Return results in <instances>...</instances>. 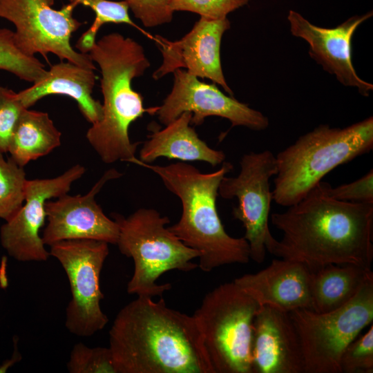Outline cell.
Here are the masks:
<instances>
[{
  "label": "cell",
  "mask_w": 373,
  "mask_h": 373,
  "mask_svg": "<svg viewBox=\"0 0 373 373\" xmlns=\"http://www.w3.org/2000/svg\"><path fill=\"white\" fill-rule=\"evenodd\" d=\"M260 307L234 281L204 296L193 316L214 373H252V324Z\"/></svg>",
  "instance_id": "7"
},
{
  "label": "cell",
  "mask_w": 373,
  "mask_h": 373,
  "mask_svg": "<svg viewBox=\"0 0 373 373\" xmlns=\"http://www.w3.org/2000/svg\"><path fill=\"white\" fill-rule=\"evenodd\" d=\"M240 165L237 176L222 178L218 195L224 199H237L232 214L245 229L243 237L249 246L250 259L262 263L266 245L273 236L269 229L273 200L269 179L277 173L276 159L269 150L250 152L242 155Z\"/></svg>",
  "instance_id": "11"
},
{
  "label": "cell",
  "mask_w": 373,
  "mask_h": 373,
  "mask_svg": "<svg viewBox=\"0 0 373 373\" xmlns=\"http://www.w3.org/2000/svg\"><path fill=\"white\" fill-rule=\"evenodd\" d=\"M230 27L227 18L209 20L200 17L179 40L171 41L160 35L153 37L162 57L161 65L153 73V78L159 80L178 69H185L198 78L211 80L233 96V93L224 76L220 59L222 38Z\"/></svg>",
  "instance_id": "15"
},
{
  "label": "cell",
  "mask_w": 373,
  "mask_h": 373,
  "mask_svg": "<svg viewBox=\"0 0 373 373\" xmlns=\"http://www.w3.org/2000/svg\"><path fill=\"white\" fill-rule=\"evenodd\" d=\"M0 151V218L8 222L24 202L27 181L23 167L10 157L6 160Z\"/></svg>",
  "instance_id": "25"
},
{
  "label": "cell",
  "mask_w": 373,
  "mask_h": 373,
  "mask_svg": "<svg viewBox=\"0 0 373 373\" xmlns=\"http://www.w3.org/2000/svg\"><path fill=\"white\" fill-rule=\"evenodd\" d=\"M283 232L272 236L267 251L299 262L310 271L329 264L371 268L373 260V203L341 201L329 196L321 181L304 198L270 216Z\"/></svg>",
  "instance_id": "1"
},
{
  "label": "cell",
  "mask_w": 373,
  "mask_h": 373,
  "mask_svg": "<svg viewBox=\"0 0 373 373\" xmlns=\"http://www.w3.org/2000/svg\"><path fill=\"white\" fill-rule=\"evenodd\" d=\"M61 137L47 113L26 108L13 131L8 153L17 164L23 167L59 146Z\"/></svg>",
  "instance_id": "22"
},
{
  "label": "cell",
  "mask_w": 373,
  "mask_h": 373,
  "mask_svg": "<svg viewBox=\"0 0 373 373\" xmlns=\"http://www.w3.org/2000/svg\"><path fill=\"white\" fill-rule=\"evenodd\" d=\"M252 373H304L300 339L289 312L260 306L252 324Z\"/></svg>",
  "instance_id": "17"
},
{
  "label": "cell",
  "mask_w": 373,
  "mask_h": 373,
  "mask_svg": "<svg viewBox=\"0 0 373 373\" xmlns=\"http://www.w3.org/2000/svg\"><path fill=\"white\" fill-rule=\"evenodd\" d=\"M323 185L327 195L334 199L351 202L373 203L372 169L350 183L332 187L323 182Z\"/></svg>",
  "instance_id": "31"
},
{
  "label": "cell",
  "mask_w": 373,
  "mask_h": 373,
  "mask_svg": "<svg viewBox=\"0 0 373 373\" xmlns=\"http://www.w3.org/2000/svg\"><path fill=\"white\" fill-rule=\"evenodd\" d=\"M192 114L184 112L161 130L148 136L140 151V161L150 164L160 157L183 162L202 161L212 166L222 164L225 154L201 140L191 126Z\"/></svg>",
  "instance_id": "20"
},
{
  "label": "cell",
  "mask_w": 373,
  "mask_h": 373,
  "mask_svg": "<svg viewBox=\"0 0 373 373\" xmlns=\"http://www.w3.org/2000/svg\"><path fill=\"white\" fill-rule=\"evenodd\" d=\"M0 70L32 83L41 78L47 71L35 56L28 55L19 48L14 32L7 28L0 29Z\"/></svg>",
  "instance_id": "24"
},
{
  "label": "cell",
  "mask_w": 373,
  "mask_h": 373,
  "mask_svg": "<svg viewBox=\"0 0 373 373\" xmlns=\"http://www.w3.org/2000/svg\"><path fill=\"white\" fill-rule=\"evenodd\" d=\"M54 3L55 0H0V17L15 25V42L23 53L40 54L46 59L52 53L61 61L95 70L88 53L77 52L70 44L73 33L84 23L73 16L77 6L68 2L56 10Z\"/></svg>",
  "instance_id": "9"
},
{
  "label": "cell",
  "mask_w": 373,
  "mask_h": 373,
  "mask_svg": "<svg viewBox=\"0 0 373 373\" xmlns=\"http://www.w3.org/2000/svg\"><path fill=\"white\" fill-rule=\"evenodd\" d=\"M70 373H116L109 347L75 344L67 363Z\"/></svg>",
  "instance_id": "26"
},
{
  "label": "cell",
  "mask_w": 373,
  "mask_h": 373,
  "mask_svg": "<svg viewBox=\"0 0 373 373\" xmlns=\"http://www.w3.org/2000/svg\"><path fill=\"white\" fill-rule=\"evenodd\" d=\"M311 271L303 263L274 259L265 269L247 274L233 281L260 306L290 312L296 309L312 310Z\"/></svg>",
  "instance_id": "18"
},
{
  "label": "cell",
  "mask_w": 373,
  "mask_h": 373,
  "mask_svg": "<svg viewBox=\"0 0 373 373\" xmlns=\"http://www.w3.org/2000/svg\"><path fill=\"white\" fill-rule=\"evenodd\" d=\"M124 1L128 4L134 17L145 27H157L173 19V12L169 8V0Z\"/></svg>",
  "instance_id": "30"
},
{
  "label": "cell",
  "mask_w": 373,
  "mask_h": 373,
  "mask_svg": "<svg viewBox=\"0 0 373 373\" xmlns=\"http://www.w3.org/2000/svg\"><path fill=\"white\" fill-rule=\"evenodd\" d=\"M371 277V268L352 264H329L311 271L312 310L325 313L339 308Z\"/></svg>",
  "instance_id": "21"
},
{
  "label": "cell",
  "mask_w": 373,
  "mask_h": 373,
  "mask_svg": "<svg viewBox=\"0 0 373 373\" xmlns=\"http://www.w3.org/2000/svg\"><path fill=\"white\" fill-rule=\"evenodd\" d=\"M173 74L172 89L155 113L165 126L183 113L190 112L193 126L202 124L207 117L217 116L228 119L232 126H245L257 131L268 127L269 119L265 115L225 95L216 84L202 82L182 69Z\"/></svg>",
  "instance_id": "13"
},
{
  "label": "cell",
  "mask_w": 373,
  "mask_h": 373,
  "mask_svg": "<svg viewBox=\"0 0 373 373\" xmlns=\"http://www.w3.org/2000/svg\"><path fill=\"white\" fill-rule=\"evenodd\" d=\"M289 313L298 333L304 373H341L340 359L346 347L373 321V277L346 304L318 313L300 308Z\"/></svg>",
  "instance_id": "8"
},
{
  "label": "cell",
  "mask_w": 373,
  "mask_h": 373,
  "mask_svg": "<svg viewBox=\"0 0 373 373\" xmlns=\"http://www.w3.org/2000/svg\"><path fill=\"white\" fill-rule=\"evenodd\" d=\"M97 78L93 69L61 61L52 65L32 86L17 93V97L29 108L46 96L66 95L75 100L84 117L93 124L102 115V104L92 95Z\"/></svg>",
  "instance_id": "19"
},
{
  "label": "cell",
  "mask_w": 373,
  "mask_h": 373,
  "mask_svg": "<svg viewBox=\"0 0 373 373\" xmlns=\"http://www.w3.org/2000/svg\"><path fill=\"white\" fill-rule=\"evenodd\" d=\"M137 165L157 174L180 200V218L168 228L184 245L199 251L198 265L202 271L209 272L223 265L249 261L247 241L226 232L216 207L220 183L233 170L230 162H224L218 170L207 173L184 162L158 166L139 160Z\"/></svg>",
  "instance_id": "4"
},
{
  "label": "cell",
  "mask_w": 373,
  "mask_h": 373,
  "mask_svg": "<svg viewBox=\"0 0 373 373\" xmlns=\"http://www.w3.org/2000/svg\"><path fill=\"white\" fill-rule=\"evenodd\" d=\"M50 256L64 268L72 298L66 312L69 332L89 337L104 328L108 318L102 312L100 274L108 256V244L94 240H68L50 246Z\"/></svg>",
  "instance_id": "10"
},
{
  "label": "cell",
  "mask_w": 373,
  "mask_h": 373,
  "mask_svg": "<svg viewBox=\"0 0 373 373\" xmlns=\"http://www.w3.org/2000/svg\"><path fill=\"white\" fill-rule=\"evenodd\" d=\"M119 225L117 242L119 251L131 258L133 274L127 292L137 296H162L171 288L169 283L159 285L157 280L171 270L191 271L198 267L193 262L199 251L184 245L166 227L170 220L154 209L140 208L124 217L113 213Z\"/></svg>",
  "instance_id": "6"
},
{
  "label": "cell",
  "mask_w": 373,
  "mask_h": 373,
  "mask_svg": "<svg viewBox=\"0 0 373 373\" xmlns=\"http://www.w3.org/2000/svg\"><path fill=\"white\" fill-rule=\"evenodd\" d=\"M122 173L115 169L103 175L85 195H62L46 203L47 224L42 240L45 245L68 240H94L116 245L119 225L105 215L95 200L104 184Z\"/></svg>",
  "instance_id": "14"
},
{
  "label": "cell",
  "mask_w": 373,
  "mask_h": 373,
  "mask_svg": "<svg viewBox=\"0 0 373 373\" xmlns=\"http://www.w3.org/2000/svg\"><path fill=\"white\" fill-rule=\"evenodd\" d=\"M250 0H169L170 9L198 14L209 20L227 18L231 12L247 5Z\"/></svg>",
  "instance_id": "28"
},
{
  "label": "cell",
  "mask_w": 373,
  "mask_h": 373,
  "mask_svg": "<svg viewBox=\"0 0 373 373\" xmlns=\"http://www.w3.org/2000/svg\"><path fill=\"white\" fill-rule=\"evenodd\" d=\"M341 373L373 372V326L344 350L340 359Z\"/></svg>",
  "instance_id": "27"
},
{
  "label": "cell",
  "mask_w": 373,
  "mask_h": 373,
  "mask_svg": "<svg viewBox=\"0 0 373 373\" xmlns=\"http://www.w3.org/2000/svg\"><path fill=\"white\" fill-rule=\"evenodd\" d=\"M88 55L100 68L103 103L102 117L88 128L86 137L103 162L137 164L135 154L140 142L131 141L129 127L145 113L155 115L157 106L145 108L132 82L142 76L151 63L142 46L118 32L103 36Z\"/></svg>",
  "instance_id": "3"
},
{
  "label": "cell",
  "mask_w": 373,
  "mask_h": 373,
  "mask_svg": "<svg viewBox=\"0 0 373 373\" xmlns=\"http://www.w3.org/2000/svg\"><path fill=\"white\" fill-rule=\"evenodd\" d=\"M26 108L17 93L0 86V151L8 153L10 141L23 111Z\"/></svg>",
  "instance_id": "29"
},
{
  "label": "cell",
  "mask_w": 373,
  "mask_h": 373,
  "mask_svg": "<svg viewBox=\"0 0 373 373\" xmlns=\"http://www.w3.org/2000/svg\"><path fill=\"white\" fill-rule=\"evenodd\" d=\"M372 148V117L343 128L318 126L276 156L273 200L287 207L298 202L329 172Z\"/></svg>",
  "instance_id": "5"
},
{
  "label": "cell",
  "mask_w": 373,
  "mask_h": 373,
  "mask_svg": "<svg viewBox=\"0 0 373 373\" xmlns=\"http://www.w3.org/2000/svg\"><path fill=\"white\" fill-rule=\"evenodd\" d=\"M116 373H214L194 316L137 296L109 331Z\"/></svg>",
  "instance_id": "2"
},
{
  "label": "cell",
  "mask_w": 373,
  "mask_h": 373,
  "mask_svg": "<svg viewBox=\"0 0 373 373\" xmlns=\"http://www.w3.org/2000/svg\"><path fill=\"white\" fill-rule=\"evenodd\" d=\"M77 6L82 5L90 8L95 15V20L90 28L78 39L75 47L80 52L88 53L96 42V36L99 28L107 23H125L133 26L144 34L129 16V6L125 1L109 0H68Z\"/></svg>",
  "instance_id": "23"
},
{
  "label": "cell",
  "mask_w": 373,
  "mask_h": 373,
  "mask_svg": "<svg viewBox=\"0 0 373 373\" xmlns=\"http://www.w3.org/2000/svg\"><path fill=\"white\" fill-rule=\"evenodd\" d=\"M85 172L84 166L75 164L55 178L27 180L21 208L0 228L1 245L10 257L20 262L48 260L50 253L39 234L46 220V203L68 193Z\"/></svg>",
  "instance_id": "12"
},
{
  "label": "cell",
  "mask_w": 373,
  "mask_h": 373,
  "mask_svg": "<svg viewBox=\"0 0 373 373\" xmlns=\"http://www.w3.org/2000/svg\"><path fill=\"white\" fill-rule=\"evenodd\" d=\"M372 16V11L354 15L333 28L316 26L293 10L289 11L287 19L291 34L308 43L313 59L343 86L356 87L360 94L367 97L373 85L356 74L352 62L351 41L356 28Z\"/></svg>",
  "instance_id": "16"
}]
</instances>
